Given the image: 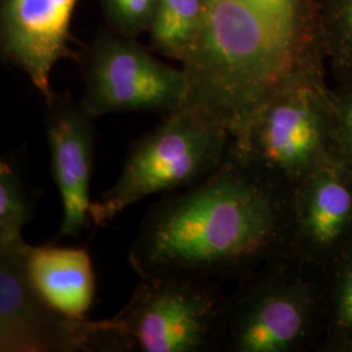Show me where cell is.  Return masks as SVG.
I'll return each mask as SVG.
<instances>
[{
    "label": "cell",
    "instance_id": "6da1fadb",
    "mask_svg": "<svg viewBox=\"0 0 352 352\" xmlns=\"http://www.w3.org/2000/svg\"><path fill=\"white\" fill-rule=\"evenodd\" d=\"M182 68L187 93L180 109L238 138L282 90L327 81L315 0H204Z\"/></svg>",
    "mask_w": 352,
    "mask_h": 352
},
{
    "label": "cell",
    "instance_id": "7a4b0ae2",
    "mask_svg": "<svg viewBox=\"0 0 352 352\" xmlns=\"http://www.w3.org/2000/svg\"><path fill=\"white\" fill-rule=\"evenodd\" d=\"M289 195L231 142L212 175L164 195L148 210L129 265L139 277L183 273L236 282L287 254Z\"/></svg>",
    "mask_w": 352,
    "mask_h": 352
},
{
    "label": "cell",
    "instance_id": "3957f363",
    "mask_svg": "<svg viewBox=\"0 0 352 352\" xmlns=\"http://www.w3.org/2000/svg\"><path fill=\"white\" fill-rule=\"evenodd\" d=\"M325 317V273L279 256L240 278L227 295L221 352L318 351Z\"/></svg>",
    "mask_w": 352,
    "mask_h": 352
},
{
    "label": "cell",
    "instance_id": "277c9868",
    "mask_svg": "<svg viewBox=\"0 0 352 352\" xmlns=\"http://www.w3.org/2000/svg\"><path fill=\"white\" fill-rule=\"evenodd\" d=\"M231 142L225 128L187 110L162 116L161 123L129 145L113 186L91 202V225L106 226L149 196L201 183L225 161Z\"/></svg>",
    "mask_w": 352,
    "mask_h": 352
},
{
    "label": "cell",
    "instance_id": "5b68a950",
    "mask_svg": "<svg viewBox=\"0 0 352 352\" xmlns=\"http://www.w3.org/2000/svg\"><path fill=\"white\" fill-rule=\"evenodd\" d=\"M221 283L183 273L140 277L107 322L124 352H221L227 309Z\"/></svg>",
    "mask_w": 352,
    "mask_h": 352
},
{
    "label": "cell",
    "instance_id": "8992f818",
    "mask_svg": "<svg viewBox=\"0 0 352 352\" xmlns=\"http://www.w3.org/2000/svg\"><path fill=\"white\" fill-rule=\"evenodd\" d=\"M232 144L254 168L291 193L334 153L331 88L327 81H314L282 90Z\"/></svg>",
    "mask_w": 352,
    "mask_h": 352
},
{
    "label": "cell",
    "instance_id": "52a82bcc",
    "mask_svg": "<svg viewBox=\"0 0 352 352\" xmlns=\"http://www.w3.org/2000/svg\"><path fill=\"white\" fill-rule=\"evenodd\" d=\"M82 96L94 119L109 113L177 111L186 98L183 68L161 62L138 38L111 29L100 32L78 54Z\"/></svg>",
    "mask_w": 352,
    "mask_h": 352
},
{
    "label": "cell",
    "instance_id": "ba28073f",
    "mask_svg": "<svg viewBox=\"0 0 352 352\" xmlns=\"http://www.w3.org/2000/svg\"><path fill=\"white\" fill-rule=\"evenodd\" d=\"M25 240L0 248V352H124L107 320L64 315L33 286Z\"/></svg>",
    "mask_w": 352,
    "mask_h": 352
},
{
    "label": "cell",
    "instance_id": "9c48e42d",
    "mask_svg": "<svg viewBox=\"0 0 352 352\" xmlns=\"http://www.w3.org/2000/svg\"><path fill=\"white\" fill-rule=\"evenodd\" d=\"M352 245V167L336 153L289 195L291 254L325 272Z\"/></svg>",
    "mask_w": 352,
    "mask_h": 352
},
{
    "label": "cell",
    "instance_id": "30bf717a",
    "mask_svg": "<svg viewBox=\"0 0 352 352\" xmlns=\"http://www.w3.org/2000/svg\"><path fill=\"white\" fill-rule=\"evenodd\" d=\"M96 120L80 100L54 94L46 102L43 128L50 154V171L59 190L63 219L58 238H80L90 219V184L94 171Z\"/></svg>",
    "mask_w": 352,
    "mask_h": 352
},
{
    "label": "cell",
    "instance_id": "8fae6325",
    "mask_svg": "<svg viewBox=\"0 0 352 352\" xmlns=\"http://www.w3.org/2000/svg\"><path fill=\"white\" fill-rule=\"evenodd\" d=\"M78 0H0V52L21 71L45 101L55 94L51 74L69 52L72 16Z\"/></svg>",
    "mask_w": 352,
    "mask_h": 352
},
{
    "label": "cell",
    "instance_id": "7c38bea8",
    "mask_svg": "<svg viewBox=\"0 0 352 352\" xmlns=\"http://www.w3.org/2000/svg\"><path fill=\"white\" fill-rule=\"evenodd\" d=\"M28 267L38 294L55 309L74 318H88L96 298V277L87 248L29 245Z\"/></svg>",
    "mask_w": 352,
    "mask_h": 352
},
{
    "label": "cell",
    "instance_id": "4fadbf2b",
    "mask_svg": "<svg viewBox=\"0 0 352 352\" xmlns=\"http://www.w3.org/2000/svg\"><path fill=\"white\" fill-rule=\"evenodd\" d=\"M204 0H158L149 28L151 49L182 64L196 39Z\"/></svg>",
    "mask_w": 352,
    "mask_h": 352
},
{
    "label": "cell",
    "instance_id": "5bb4252c",
    "mask_svg": "<svg viewBox=\"0 0 352 352\" xmlns=\"http://www.w3.org/2000/svg\"><path fill=\"white\" fill-rule=\"evenodd\" d=\"M325 273V334L318 351L352 352V245Z\"/></svg>",
    "mask_w": 352,
    "mask_h": 352
},
{
    "label": "cell",
    "instance_id": "9a60e30c",
    "mask_svg": "<svg viewBox=\"0 0 352 352\" xmlns=\"http://www.w3.org/2000/svg\"><path fill=\"white\" fill-rule=\"evenodd\" d=\"M336 87H352V0H315Z\"/></svg>",
    "mask_w": 352,
    "mask_h": 352
},
{
    "label": "cell",
    "instance_id": "2e32d148",
    "mask_svg": "<svg viewBox=\"0 0 352 352\" xmlns=\"http://www.w3.org/2000/svg\"><path fill=\"white\" fill-rule=\"evenodd\" d=\"M34 213V201L26 189L21 167L16 158L0 161V248L24 239L25 228Z\"/></svg>",
    "mask_w": 352,
    "mask_h": 352
},
{
    "label": "cell",
    "instance_id": "e0dca14e",
    "mask_svg": "<svg viewBox=\"0 0 352 352\" xmlns=\"http://www.w3.org/2000/svg\"><path fill=\"white\" fill-rule=\"evenodd\" d=\"M106 25L126 37L148 33L158 0H97Z\"/></svg>",
    "mask_w": 352,
    "mask_h": 352
},
{
    "label": "cell",
    "instance_id": "ac0fdd59",
    "mask_svg": "<svg viewBox=\"0 0 352 352\" xmlns=\"http://www.w3.org/2000/svg\"><path fill=\"white\" fill-rule=\"evenodd\" d=\"M334 153L352 167V87L331 88Z\"/></svg>",
    "mask_w": 352,
    "mask_h": 352
}]
</instances>
